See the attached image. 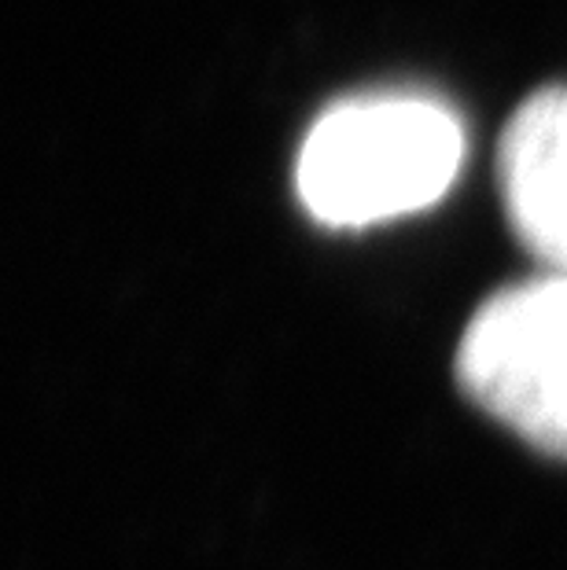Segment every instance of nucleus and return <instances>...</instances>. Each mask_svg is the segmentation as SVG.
Returning a JSON list of instances; mask_svg holds the SVG:
<instances>
[{
	"label": "nucleus",
	"instance_id": "nucleus-1",
	"mask_svg": "<svg viewBox=\"0 0 567 570\" xmlns=\"http://www.w3.org/2000/svg\"><path fill=\"white\" fill-rule=\"evenodd\" d=\"M465 159V129L420 92L354 96L324 111L299 151V199L321 225L361 228L428 210Z\"/></svg>",
	"mask_w": 567,
	"mask_h": 570
},
{
	"label": "nucleus",
	"instance_id": "nucleus-3",
	"mask_svg": "<svg viewBox=\"0 0 567 570\" xmlns=\"http://www.w3.org/2000/svg\"><path fill=\"white\" fill-rule=\"evenodd\" d=\"M505 214L520 244L567 273V85L535 92L505 126L498 148Z\"/></svg>",
	"mask_w": 567,
	"mask_h": 570
},
{
	"label": "nucleus",
	"instance_id": "nucleus-2",
	"mask_svg": "<svg viewBox=\"0 0 567 570\" xmlns=\"http://www.w3.org/2000/svg\"><path fill=\"white\" fill-rule=\"evenodd\" d=\"M453 372L527 445L567 456V273L493 291L457 343Z\"/></svg>",
	"mask_w": 567,
	"mask_h": 570
}]
</instances>
